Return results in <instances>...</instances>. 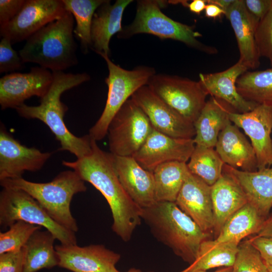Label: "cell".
<instances>
[{"label": "cell", "mask_w": 272, "mask_h": 272, "mask_svg": "<svg viewBox=\"0 0 272 272\" xmlns=\"http://www.w3.org/2000/svg\"><path fill=\"white\" fill-rule=\"evenodd\" d=\"M112 155L118 178L130 198L142 209L155 203L153 172L143 168L133 157Z\"/></svg>", "instance_id": "obj_19"}, {"label": "cell", "mask_w": 272, "mask_h": 272, "mask_svg": "<svg viewBox=\"0 0 272 272\" xmlns=\"http://www.w3.org/2000/svg\"><path fill=\"white\" fill-rule=\"evenodd\" d=\"M24 247L20 250L0 254V272H23L24 264Z\"/></svg>", "instance_id": "obj_38"}, {"label": "cell", "mask_w": 272, "mask_h": 272, "mask_svg": "<svg viewBox=\"0 0 272 272\" xmlns=\"http://www.w3.org/2000/svg\"><path fill=\"white\" fill-rule=\"evenodd\" d=\"M18 221L43 227L61 244H77L75 232L56 223L30 195L22 190L3 187L0 192V226L9 227Z\"/></svg>", "instance_id": "obj_8"}, {"label": "cell", "mask_w": 272, "mask_h": 272, "mask_svg": "<svg viewBox=\"0 0 272 272\" xmlns=\"http://www.w3.org/2000/svg\"><path fill=\"white\" fill-rule=\"evenodd\" d=\"M235 0H206L207 4H212L218 6L225 11L234 2Z\"/></svg>", "instance_id": "obj_45"}, {"label": "cell", "mask_w": 272, "mask_h": 272, "mask_svg": "<svg viewBox=\"0 0 272 272\" xmlns=\"http://www.w3.org/2000/svg\"><path fill=\"white\" fill-rule=\"evenodd\" d=\"M239 244L234 242H220L215 239L206 240L201 244L194 261L180 272H193L220 266H232Z\"/></svg>", "instance_id": "obj_30"}, {"label": "cell", "mask_w": 272, "mask_h": 272, "mask_svg": "<svg viewBox=\"0 0 272 272\" xmlns=\"http://www.w3.org/2000/svg\"><path fill=\"white\" fill-rule=\"evenodd\" d=\"M248 69L238 60L228 69L220 72L199 75V82L212 97L229 105L235 111L245 113L253 110L258 104L245 99L238 92L236 82Z\"/></svg>", "instance_id": "obj_20"}, {"label": "cell", "mask_w": 272, "mask_h": 272, "mask_svg": "<svg viewBox=\"0 0 272 272\" xmlns=\"http://www.w3.org/2000/svg\"><path fill=\"white\" fill-rule=\"evenodd\" d=\"M7 38L2 37L0 42V73H8L21 69L23 61L19 54L13 48Z\"/></svg>", "instance_id": "obj_37"}, {"label": "cell", "mask_w": 272, "mask_h": 272, "mask_svg": "<svg viewBox=\"0 0 272 272\" xmlns=\"http://www.w3.org/2000/svg\"><path fill=\"white\" fill-rule=\"evenodd\" d=\"M62 163L101 193L111 210L112 231L123 241H129L141 224L142 209L130 198L119 181L112 154L102 150L92 139V151L89 155Z\"/></svg>", "instance_id": "obj_1"}, {"label": "cell", "mask_w": 272, "mask_h": 272, "mask_svg": "<svg viewBox=\"0 0 272 272\" xmlns=\"http://www.w3.org/2000/svg\"><path fill=\"white\" fill-rule=\"evenodd\" d=\"M175 202L204 232L214 233L215 221L211 186L190 172Z\"/></svg>", "instance_id": "obj_18"}, {"label": "cell", "mask_w": 272, "mask_h": 272, "mask_svg": "<svg viewBox=\"0 0 272 272\" xmlns=\"http://www.w3.org/2000/svg\"><path fill=\"white\" fill-rule=\"evenodd\" d=\"M147 85L162 101L193 124L208 95L199 81L177 76L155 74Z\"/></svg>", "instance_id": "obj_10"}, {"label": "cell", "mask_w": 272, "mask_h": 272, "mask_svg": "<svg viewBox=\"0 0 272 272\" xmlns=\"http://www.w3.org/2000/svg\"><path fill=\"white\" fill-rule=\"evenodd\" d=\"M3 188L24 191L33 197L56 223L64 228L76 232L79 228L71 211L73 197L85 192V181L75 171L66 170L59 173L51 181L37 183L23 177L0 180Z\"/></svg>", "instance_id": "obj_5"}, {"label": "cell", "mask_w": 272, "mask_h": 272, "mask_svg": "<svg viewBox=\"0 0 272 272\" xmlns=\"http://www.w3.org/2000/svg\"><path fill=\"white\" fill-rule=\"evenodd\" d=\"M229 117L250 138L258 170L272 167V107L258 105L247 112H231Z\"/></svg>", "instance_id": "obj_14"}, {"label": "cell", "mask_w": 272, "mask_h": 272, "mask_svg": "<svg viewBox=\"0 0 272 272\" xmlns=\"http://www.w3.org/2000/svg\"><path fill=\"white\" fill-rule=\"evenodd\" d=\"M215 148L224 164L243 171L258 170L253 147L232 122L219 133Z\"/></svg>", "instance_id": "obj_23"}, {"label": "cell", "mask_w": 272, "mask_h": 272, "mask_svg": "<svg viewBox=\"0 0 272 272\" xmlns=\"http://www.w3.org/2000/svg\"><path fill=\"white\" fill-rule=\"evenodd\" d=\"M256 235L272 237V211L266 218L259 232Z\"/></svg>", "instance_id": "obj_44"}, {"label": "cell", "mask_w": 272, "mask_h": 272, "mask_svg": "<svg viewBox=\"0 0 272 272\" xmlns=\"http://www.w3.org/2000/svg\"><path fill=\"white\" fill-rule=\"evenodd\" d=\"M25 0H0V26L11 21L22 9Z\"/></svg>", "instance_id": "obj_39"}, {"label": "cell", "mask_w": 272, "mask_h": 272, "mask_svg": "<svg viewBox=\"0 0 272 272\" xmlns=\"http://www.w3.org/2000/svg\"><path fill=\"white\" fill-rule=\"evenodd\" d=\"M59 267L73 272H119L116 264L120 259L118 253L101 244L80 247L77 244L55 246Z\"/></svg>", "instance_id": "obj_17"}, {"label": "cell", "mask_w": 272, "mask_h": 272, "mask_svg": "<svg viewBox=\"0 0 272 272\" xmlns=\"http://www.w3.org/2000/svg\"><path fill=\"white\" fill-rule=\"evenodd\" d=\"M187 164L191 173L211 186L222 175L224 163L214 148L195 145Z\"/></svg>", "instance_id": "obj_33"}, {"label": "cell", "mask_w": 272, "mask_h": 272, "mask_svg": "<svg viewBox=\"0 0 272 272\" xmlns=\"http://www.w3.org/2000/svg\"><path fill=\"white\" fill-rule=\"evenodd\" d=\"M106 0H62L65 10L71 13L76 22L74 35L80 42L82 51L86 54L91 47V28L96 10Z\"/></svg>", "instance_id": "obj_32"}, {"label": "cell", "mask_w": 272, "mask_h": 272, "mask_svg": "<svg viewBox=\"0 0 272 272\" xmlns=\"http://www.w3.org/2000/svg\"><path fill=\"white\" fill-rule=\"evenodd\" d=\"M53 79L52 72L40 66L32 67L27 73L4 76L0 79L1 109H16L32 96L42 98L48 91Z\"/></svg>", "instance_id": "obj_13"}, {"label": "cell", "mask_w": 272, "mask_h": 272, "mask_svg": "<svg viewBox=\"0 0 272 272\" xmlns=\"http://www.w3.org/2000/svg\"><path fill=\"white\" fill-rule=\"evenodd\" d=\"M62 0H25L18 14L7 24L0 26L1 37L12 44L27 40L50 22L66 12Z\"/></svg>", "instance_id": "obj_11"}, {"label": "cell", "mask_w": 272, "mask_h": 272, "mask_svg": "<svg viewBox=\"0 0 272 272\" xmlns=\"http://www.w3.org/2000/svg\"><path fill=\"white\" fill-rule=\"evenodd\" d=\"M153 130L145 113L130 97L108 126L107 134L110 153L114 156L133 157Z\"/></svg>", "instance_id": "obj_9"}, {"label": "cell", "mask_w": 272, "mask_h": 272, "mask_svg": "<svg viewBox=\"0 0 272 272\" xmlns=\"http://www.w3.org/2000/svg\"><path fill=\"white\" fill-rule=\"evenodd\" d=\"M265 219L247 202L226 222L214 239L220 242L239 244L246 237L257 235Z\"/></svg>", "instance_id": "obj_28"}, {"label": "cell", "mask_w": 272, "mask_h": 272, "mask_svg": "<svg viewBox=\"0 0 272 272\" xmlns=\"http://www.w3.org/2000/svg\"><path fill=\"white\" fill-rule=\"evenodd\" d=\"M223 173L237 182L248 202L266 218L272 209V167L246 172L224 164Z\"/></svg>", "instance_id": "obj_22"}, {"label": "cell", "mask_w": 272, "mask_h": 272, "mask_svg": "<svg viewBox=\"0 0 272 272\" xmlns=\"http://www.w3.org/2000/svg\"><path fill=\"white\" fill-rule=\"evenodd\" d=\"M211 197L215 221L214 233L216 237L226 222L248 200L237 182L224 173L211 186Z\"/></svg>", "instance_id": "obj_25"}, {"label": "cell", "mask_w": 272, "mask_h": 272, "mask_svg": "<svg viewBox=\"0 0 272 272\" xmlns=\"http://www.w3.org/2000/svg\"><path fill=\"white\" fill-rule=\"evenodd\" d=\"M142 219L159 242L189 264L195 260L202 242L211 235L204 232L174 202H156L142 209Z\"/></svg>", "instance_id": "obj_3"}, {"label": "cell", "mask_w": 272, "mask_h": 272, "mask_svg": "<svg viewBox=\"0 0 272 272\" xmlns=\"http://www.w3.org/2000/svg\"><path fill=\"white\" fill-rule=\"evenodd\" d=\"M160 4L158 1H138L134 20L122 28L117 34L118 37L125 39L135 34L148 33L161 39L179 41L207 53L217 52L215 48L206 45L198 40L201 35L192 26L175 21L163 13Z\"/></svg>", "instance_id": "obj_6"}, {"label": "cell", "mask_w": 272, "mask_h": 272, "mask_svg": "<svg viewBox=\"0 0 272 272\" xmlns=\"http://www.w3.org/2000/svg\"><path fill=\"white\" fill-rule=\"evenodd\" d=\"M248 12L258 21L268 13L272 6V0H244Z\"/></svg>", "instance_id": "obj_41"}, {"label": "cell", "mask_w": 272, "mask_h": 272, "mask_svg": "<svg viewBox=\"0 0 272 272\" xmlns=\"http://www.w3.org/2000/svg\"><path fill=\"white\" fill-rule=\"evenodd\" d=\"M225 12L236 36L240 53L239 60L248 69L258 67L260 56L255 36L259 21L248 12L244 0H235Z\"/></svg>", "instance_id": "obj_21"}, {"label": "cell", "mask_w": 272, "mask_h": 272, "mask_svg": "<svg viewBox=\"0 0 272 272\" xmlns=\"http://www.w3.org/2000/svg\"><path fill=\"white\" fill-rule=\"evenodd\" d=\"M267 266L268 272H272V265H267Z\"/></svg>", "instance_id": "obj_48"}, {"label": "cell", "mask_w": 272, "mask_h": 272, "mask_svg": "<svg viewBox=\"0 0 272 272\" xmlns=\"http://www.w3.org/2000/svg\"><path fill=\"white\" fill-rule=\"evenodd\" d=\"M51 155V152H42L35 147L21 144L1 127L0 180L22 177L25 171H37Z\"/></svg>", "instance_id": "obj_16"}, {"label": "cell", "mask_w": 272, "mask_h": 272, "mask_svg": "<svg viewBox=\"0 0 272 272\" xmlns=\"http://www.w3.org/2000/svg\"><path fill=\"white\" fill-rule=\"evenodd\" d=\"M56 239L49 231L37 230L30 237L25 246L23 272H36L43 268H51L59 264L54 246Z\"/></svg>", "instance_id": "obj_27"}, {"label": "cell", "mask_w": 272, "mask_h": 272, "mask_svg": "<svg viewBox=\"0 0 272 272\" xmlns=\"http://www.w3.org/2000/svg\"><path fill=\"white\" fill-rule=\"evenodd\" d=\"M53 79L45 95L40 98V104L29 106L23 104L17 107L19 115L27 119H37L46 124L60 145V150L67 151L81 158L92 151V139L86 135L78 137L67 128L63 120L67 111L60 97L65 91L90 79L85 73L72 74L63 71L52 72Z\"/></svg>", "instance_id": "obj_2"}, {"label": "cell", "mask_w": 272, "mask_h": 272, "mask_svg": "<svg viewBox=\"0 0 272 272\" xmlns=\"http://www.w3.org/2000/svg\"><path fill=\"white\" fill-rule=\"evenodd\" d=\"M125 272H143V271L140 269H137L135 268H131L129 269H128L127 271H125ZM148 272H153V271H150Z\"/></svg>", "instance_id": "obj_47"}, {"label": "cell", "mask_w": 272, "mask_h": 272, "mask_svg": "<svg viewBox=\"0 0 272 272\" xmlns=\"http://www.w3.org/2000/svg\"><path fill=\"white\" fill-rule=\"evenodd\" d=\"M236 88L246 100L272 107V67L246 72L238 78Z\"/></svg>", "instance_id": "obj_31"}, {"label": "cell", "mask_w": 272, "mask_h": 272, "mask_svg": "<svg viewBox=\"0 0 272 272\" xmlns=\"http://www.w3.org/2000/svg\"><path fill=\"white\" fill-rule=\"evenodd\" d=\"M266 265H272V237L255 235L249 239Z\"/></svg>", "instance_id": "obj_40"}, {"label": "cell", "mask_w": 272, "mask_h": 272, "mask_svg": "<svg viewBox=\"0 0 272 272\" xmlns=\"http://www.w3.org/2000/svg\"><path fill=\"white\" fill-rule=\"evenodd\" d=\"M42 227L18 221L8 230L0 233V254L21 249L32 235Z\"/></svg>", "instance_id": "obj_34"}, {"label": "cell", "mask_w": 272, "mask_h": 272, "mask_svg": "<svg viewBox=\"0 0 272 272\" xmlns=\"http://www.w3.org/2000/svg\"><path fill=\"white\" fill-rule=\"evenodd\" d=\"M153 173L155 201L175 202L190 171L186 163L171 161L159 165Z\"/></svg>", "instance_id": "obj_29"}, {"label": "cell", "mask_w": 272, "mask_h": 272, "mask_svg": "<svg viewBox=\"0 0 272 272\" xmlns=\"http://www.w3.org/2000/svg\"><path fill=\"white\" fill-rule=\"evenodd\" d=\"M232 267L233 272H268L266 264L249 239L239 243Z\"/></svg>", "instance_id": "obj_35"}, {"label": "cell", "mask_w": 272, "mask_h": 272, "mask_svg": "<svg viewBox=\"0 0 272 272\" xmlns=\"http://www.w3.org/2000/svg\"><path fill=\"white\" fill-rule=\"evenodd\" d=\"M255 38L260 57H266L272 67V6L266 15L259 21Z\"/></svg>", "instance_id": "obj_36"}, {"label": "cell", "mask_w": 272, "mask_h": 272, "mask_svg": "<svg viewBox=\"0 0 272 272\" xmlns=\"http://www.w3.org/2000/svg\"><path fill=\"white\" fill-rule=\"evenodd\" d=\"M105 60L109 71L105 79L108 95L104 109L96 122L89 130V135L98 141L107 133L112 118L124 103L141 87L147 85L151 78L156 74L154 68L140 66L132 70H126L115 64L109 56L99 53Z\"/></svg>", "instance_id": "obj_7"}, {"label": "cell", "mask_w": 272, "mask_h": 272, "mask_svg": "<svg viewBox=\"0 0 272 272\" xmlns=\"http://www.w3.org/2000/svg\"><path fill=\"white\" fill-rule=\"evenodd\" d=\"M131 98L141 107L154 129L178 139H193L194 124L159 98L145 85L138 89Z\"/></svg>", "instance_id": "obj_12"}, {"label": "cell", "mask_w": 272, "mask_h": 272, "mask_svg": "<svg viewBox=\"0 0 272 272\" xmlns=\"http://www.w3.org/2000/svg\"><path fill=\"white\" fill-rule=\"evenodd\" d=\"M205 11L206 16L209 18L216 19L225 14L224 10L212 4H207Z\"/></svg>", "instance_id": "obj_42"}, {"label": "cell", "mask_w": 272, "mask_h": 272, "mask_svg": "<svg viewBox=\"0 0 272 272\" xmlns=\"http://www.w3.org/2000/svg\"><path fill=\"white\" fill-rule=\"evenodd\" d=\"M193 272H208L207 270H196L194 271ZM213 272H233V267L230 266V267H224V268H222L221 269H220L219 270H216Z\"/></svg>", "instance_id": "obj_46"}, {"label": "cell", "mask_w": 272, "mask_h": 272, "mask_svg": "<svg viewBox=\"0 0 272 272\" xmlns=\"http://www.w3.org/2000/svg\"><path fill=\"white\" fill-rule=\"evenodd\" d=\"M74 18L69 12L48 24L27 40L19 54L23 63L38 64L54 71H63L78 63L75 41Z\"/></svg>", "instance_id": "obj_4"}, {"label": "cell", "mask_w": 272, "mask_h": 272, "mask_svg": "<svg viewBox=\"0 0 272 272\" xmlns=\"http://www.w3.org/2000/svg\"><path fill=\"white\" fill-rule=\"evenodd\" d=\"M132 0H117L112 5L106 0L95 11L91 28V49L97 54L102 53L109 56L110 40L113 35L122 30L121 26L123 12Z\"/></svg>", "instance_id": "obj_24"}, {"label": "cell", "mask_w": 272, "mask_h": 272, "mask_svg": "<svg viewBox=\"0 0 272 272\" xmlns=\"http://www.w3.org/2000/svg\"><path fill=\"white\" fill-rule=\"evenodd\" d=\"M195 145L193 139L175 138L153 128L133 156L144 169L153 172L159 165L171 161L186 163Z\"/></svg>", "instance_id": "obj_15"}, {"label": "cell", "mask_w": 272, "mask_h": 272, "mask_svg": "<svg viewBox=\"0 0 272 272\" xmlns=\"http://www.w3.org/2000/svg\"><path fill=\"white\" fill-rule=\"evenodd\" d=\"M181 3L184 4L185 6H187L191 12L198 15L205 10L207 5L206 0H193L189 4L185 1Z\"/></svg>", "instance_id": "obj_43"}, {"label": "cell", "mask_w": 272, "mask_h": 272, "mask_svg": "<svg viewBox=\"0 0 272 272\" xmlns=\"http://www.w3.org/2000/svg\"><path fill=\"white\" fill-rule=\"evenodd\" d=\"M235 110L224 101L211 96L194 122L195 145L214 148L220 132L231 122L229 114Z\"/></svg>", "instance_id": "obj_26"}]
</instances>
